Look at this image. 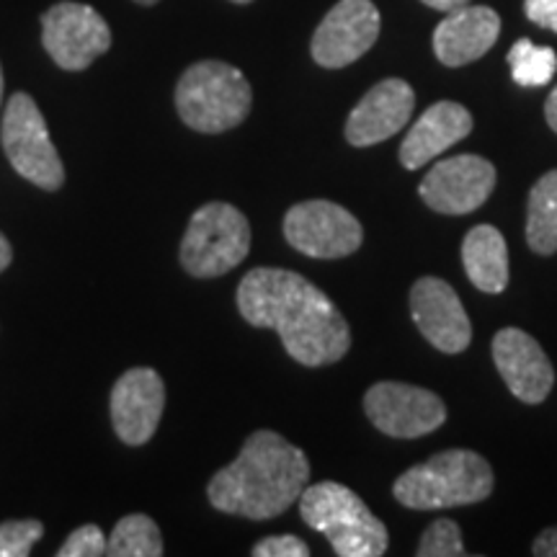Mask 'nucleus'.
<instances>
[{
	"label": "nucleus",
	"mask_w": 557,
	"mask_h": 557,
	"mask_svg": "<svg viewBox=\"0 0 557 557\" xmlns=\"http://www.w3.org/2000/svg\"><path fill=\"white\" fill-rule=\"evenodd\" d=\"M238 310L253 329H274L287 354L305 367L336 364L351 348V329L310 278L259 267L238 284Z\"/></svg>",
	"instance_id": "nucleus-1"
},
{
	"label": "nucleus",
	"mask_w": 557,
	"mask_h": 557,
	"mask_svg": "<svg viewBox=\"0 0 557 557\" xmlns=\"http://www.w3.org/2000/svg\"><path fill=\"white\" fill-rule=\"evenodd\" d=\"M310 483V462L302 449L276 431H253L240 455L209 480L207 496L222 513L250 521L282 517Z\"/></svg>",
	"instance_id": "nucleus-2"
},
{
	"label": "nucleus",
	"mask_w": 557,
	"mask_h": 557,
	"mask_svg": "<svg viewBox=\"0 0 557 557\" xmlns=\"http://www.w3.org/2000/svg\"><path fill=\"white\" fill-rule=\"evenodd\" d=\"M493 485L496 478L483 455L472 449H447L403 472L395 480L393 496L406 508L434 511L480 504L491 496Z\"/></svg>",
	"instance_id": "nucleus-3"
},
{
	"label": "nucleus",
	"mask_w": 557,
	"mask_h": 557,
	"mask_svg": "<svg viewBox=\"0 0 557 557\" xmlns=\"http://www.w3.org/2000/svg\"><path fill=\"white\" fill-rule=\"evenodd\" d=\"M305 524L323 534L338 557H380L387 553V527L369 511L351 487L323 480L299 496Z\"/></svg>",
	"instance_id": "nucleus-4"
},
{
	"label": "nucleus",
	"mask_w": 557,
	"mask_h": 557,
	"mask_svg": "<svg viewBox=\"0 0 557 557\" xmlns=\"http://www.w3.org/2000/svg\"><path fill=\"white\" fill-rule=\"evenodd\" d=\"M253 90L246 75L220 60H201L184 70L176 86L181 122L201 135H220L248 120Z\"/></svg>",
	"instance_id": "nucleus-5"
},
{
	"label": "nucleus",
	"mask_w": 557,
	"mask_h": 557,
	"mask_svg": "<svg viewBox=\"0 0 557 557\" xmlns=\"http://www.w3.org/2000/svg\"><path fill=\"white\" fill-rule=\"evenodd\" d=\"M250 250V225L238 207L209 201L199 207L181 240V267L197 278L227 274L246 261Z\"/></svg>",
	"instance_id": "nucleus-6"
},
{
	"label": "nucleus",
	"mask_w": 557,
	"mask_h": 557,
	"mask_svg": "<svg viewBox=\"0 0 557 557\" xmlns=\"http://www.w3.org/2000/svg\"><path fill=\"white\" fill-rule=\"evenodd\" d=\"M3 150L13 171L45 191H60L65 184V165L54 148L45 114L29 94L11 96L0 127Z\"/></svg>",
	"instance_id": "nucleus-7"
},
{
	"label": "nucleus",
	"mask_w": 557,
	"mask_h": 557,
	"mask_svg": "<svg viewBox=\"0 0 557 557\" xmlns=\"http://www.w3.org/2000/svg\"><path fill=\"white\" fill-rule=\"evenodd\" d=\"M284 238L310 259H346L357 253L364 227L346 207L329 199L299 201L284 214Z\"/></svg>",
	"instance_id": "nucleus-8"
},
{
	"label": "nucleus",
	"mask_w": 557,
	"mask_h": 557,
	"mask_svg": "<svg viewBox=\"0 0 557 557\" xmlns=\"http://www.w3.org/2000/svg\"><path fill=\"white\" fill-rule=\"evenodd\" d=\"M41 45L54 65L81 73L109 52L111 29L96 9L62 0L41 16Z\"/></svg>",
	"instance_id": "nucleus-9"
},
{
	"label": "nucleus",
	"mask_w": 557,
	"mask_h": 557,
	"mask_svg": "<svg viewBox=\"0 0 557 557\" xmlns=\"http://www.w3.org/2000/svg\"><path fill=\"white\" fill-rule=\"evenodd\" d=\"M364 413L374 429L393 438H418L447 421V406L426 387L406 382H377L367 389Z\"/></svg>",
	"instance_id": "nucleus-10"
},
{
	"label": "nucleus",
	"mask_w": 557,
	"mask_h": 557,
	"mask_svg": "<svg viewBox=\"0 0 557 557\" xmlns=\"http://www.w3.org/2000/svg\"><path fill=\"white\" fill-rule=\"evenodd\" d=\"M496 165L483 156L444 158L431 165L418 194L438 214H470L480 209L496 189Z\"/></svg>",
	"instance_id": "nucleus-11"
},
{
	"label": "nucleus",
	"mask_w": 557,
	"mask_h": 557,
	"mask_svg": "<svg viewBox=\"0 0 557 557\" xmlns=\"http://www.w3.org/2000/svg\"><path fill=\"white\" fill-rule=\"evenodd\" d=\"M380 26V11L372 0H338L312 34V60L329 70L348 67L372 50Z\"/></svg>",
	"instance_id": "nucleus-12"
},
{
	"label": "nucleus",
	"mask_w": 557,
	"mask_h": 557,
	"mask_svg": "<svg viewBox=\"0 0 557 557\" xmlns=\"http://www.w3.org/2000/svg\"><path fill=\"white\" fill-rule=\"evenodd\" d=\"M111 426L129 447H143L156 436L165 410L163 377L150 367H135L124 372L111 389Z\"/></svg>",
	"instance_id": "nucleus-13"
},
{
	"label": "nucleus",
	"mask_w": 557,
	"mask_h": 557,
	"mask_svg": "<svg viewBox=\"0 0 557 557\" xmlns=\"http://www.w3.org/2000/svg\"><path fill=\"white\" fill-rule=\"evenodd\" d=\"M410 315L421 336L442 354H462L470 346L472 323L468 310L444 278H418L410 289Z\"/></svg>",
	"instance_id": "nucleus-14"
},
{
	"label": "nucleus",
	"mask_w": 557,
	"mask_h": 557,
	"mask_svg": "<svg viewBox=\"0 0 557 557\" xmlns=\"http://www.w3.org/2000/svg\"><path fill=\"white\" fill-rule=\"evenodd\" d=\"M493 361L511 395L527 406H540L553 389L555 369L545 348L521 329H504L493 338Z\"/></svg>",
	"instance_id": "nucleus-15"
},
{
	"label": "nucleus",
	"mask_w": 557,
	"mask_h": 557,
	"mask_svg": "<svg viewBox=\"0 0 557 557\" xmlns=\"http://www.w3.org/2000/svg\"><path fill=\"white\" fill-rule=\"evenodd\" d=\"M416 94L403 78H385L364 94L346 120V139L354 148H372L406 127L413 116Z\"/></svg>",
	"instance_id": "nucleus-16"
},
{
	"label": "nucleus",
	"mask_w": 557,
	"mask_h": 557,
	"mask_svg": "<svg viewBox=\"0 0 557 557\" xmlns=\"http://www.w3.org/2000/svg\"><path fill=\"white\" fill-rule=\"evenodd\" d=\"M500 16L487 5H462L447 13L434 32V52L442 65L462 67L491 52L498 41Z\"/></svg>",
	"instance_id": "nucleus-17"
},
{
	"label": "nucleus",
	"mask_w": 557,
	"mask_h": 557,
	"mask_svg": "<svg viewBox=\"0 0 557 557\" xmlns=\"http://www.w3.org/2000/svg\"><path fill=\"white\" fill-rule=\"evenodd\" d=\"M472 114L457 101H436L418 116L413 129L408 132L400 143V163L403 169L418 171L431 163L444 150L455 148L459 139L472 132Z\"/></svg>",
	"instance_id": "nucleus-18"
},
{
	"label": "nucleus",
	"mask_w": 557,
	"mask_h": 557,
	"mask_svg": "<svg viewBox=\"0 0 557 557\" xmlns=\"http://www.w3.org/2000/svg\"><path fill=\"white\" fill-rule=\"evenodd\" d=\"M465 274L485 295H500L508 287V246L500 230L475 225L462 240Z\"/></svg>",
	"instance_id": "nucleus-19"
},
{
	"label": "nucleus",
	"mask_w": 557,
	"mask_h": 557,
	"mask_svg": "<svg viewBox=\"0 0 557 557\" xmlns=\"http://www.w3.org/2000/svg\"><path fill=\"white\" fill-rule=\"evenodd\" d=\"M527 243L534 253H557V169L547 171L529 191Z\"/></svg>",
	"instance_id": "nucleus-20"
},
{
	"label": "nucleus",
	"mask_w": 557,
	"mask_h": 557,
	"mask_svg": "<svg viewBox=\"0 0 557 557\" xmlns=\"http://www.w3.org/2000/svg\"><path fill=\"white\" fill-rule=\"evenodd\" d=\"M163 549L158 524L145 513H129L116 521L114 532L107 540L109 557H160Z\"/></svg>",
	"instance_id": "nucleus-21"
},
{
	"label": "nucleus",
	"mask_w": 557,
	"mask_h": 557,
	"mask_svg": "<svg viewBox=\"0 0 557 557\" xmlns=\"http://www.w3.org/2000/svg\"><path fill=\"white\" fill-rule=\"evenodd\" d=\"M511 65V78L521 88H540L547 86L557 73V52L553 47L534 45L532 39H519L506 54Z\"/></svg>",
	"instance_id": "nucleus-22"
},
{
	"label": "nucleus",
	"mask_w": 557,
	"mask_h": 557,
	"mask_svg": "<svg viewBox=\"0 0 557 557\" xmlns=\"http://www.w3.org/2000/svg\"><path fill=\"white\" fill-rule=\"evenodd\" d=\"M418 557H462L468 549L462 545V532L451 519H436L426 532H423L421 542L416 549Z\"/></svg>",
	"instance_id": "nucleus-23"
},
{
	"label": "nucleus",
	"mask_w": 557,
	"mask_h": 557,
	"mask_svg": "<svg viewBox=\"0 0 557 557\" xmlns=\"http://www.w3.org/2000/svg\"><path fill=\"white\" fill-rule=\"evenodd\" d=\"M45 534V524L37 519H13L0 524V557H26Z\"/></svg>",
	"instance_id": "nucleus-24"
},
{
	"label": "nucleus",
	"mask_w": 557,
	"mask_h": 557,
	"mask_svg": "<svg viewBox=\"0 0 557 557\" xmlns=\"http://www.w3.org/2000/svg\"><path fill=\"white\" fill-rule=\"evenodd\" d=\"M99 555H107V537H103L101 527L96 524L78 527L58 549V557H99Z\"/></svg>",
	"instance_id": "nucleus-25"
},
{
	"label": "nucleus",
	"mask_w": 557,
	"mask_h": 557,
	"mask_svg": "<svg viewBox=\"0 0 557 557\" xmlns=\"http://www.w3.org/2000/svg\"><path fill=\"white\" fill-rule=\"evenodd\" d=\"M250 553L253 557H310V547L295 534H276V537L256 542Z\"/></svg>",
	"instance_id": "nucleus-26"
},
{
	"label": "nucleus",
	"mask_w": 557,
	"mask_h": 557,
	"mask_svg": "<svg viewBox=\"0 0 557 557\" xmlns=\"http://www.w3.org/2000/svg\"><path fill=\"white\" fill-rule=\"evenodd\" d=\"M524 13L532 24L557 34V0H524Z\"/></svg>",
	"instance_id": "nucleus-27"
},
{
	"label": "nucleus",
	"mask_w": 557,
	"mask_h": 557,
	"mask_svg": "<svg viewBox=\"0 0 557 557\" xmlns=\"http://www.w3.org/2000/svg\"><path fill=\"white\" fill-rule=\"evenodd\" d=\"M532 553L537 557H557V527H549L534 540Z\"/></svg>",
	"instance_id": "nucleus-28"
},
{
	"label": "nucleus",
	"mask_w": 557,
	"mask_h": 557,
	"mask_svg": "<svg viewBox=\"0 0 557 557\" xmlns=\"http://www.w3.org/2000/svg\"><path fill=\"white\" fill-rule=\"evenodd\" d=\"M423 5H429V9L434 11H444V13H451L457 9H462V5H468L470 0H421Z\"/></svg>",
	"instance_id": "nucleus-29"
},
{
	"label": "nucleus",
	"mask_w": 557,
	"mask_h": 557,
	"mask_svg": "<svg viewBox=\"0 0 557 557\" xmlns=\"http://www.w3.org/2000/svg\"><path fill=\"white\" fill-rule=\"evenodd\" d=\"M545 120L549 124V129L557 135V86L553 88V94L547 96V103H545Z\"/></svg>",
	"instance_id": "nucleus-30"
},
{
	"label": "nucleus",
	"mask_w": 557,
	"mask_h": 557,
	"mask_svg": "<svg viewBox=\"0 0 557 557\" xmlns=\"http://www.w3.org/2000/svg\"><path fill=\"white\" fill-rule=\"evenodd\" d=\"M11 259H13L11 243L5 240V235H3V233H0V274H3V271L11 267Z\"/></svg>",
	"instance_id": "nucleus-31"
},
{
	"label": "nucleus",
	"mask_w": 557,
	"mask_h": 557,
	"mask_svg": "<svg viewBox=\"0 0 557 557\" xmlns=\"http://www.w3.org/2000/svg\"><path fill=\"white\" fill-rule=\"evenodd\" d=\"M0 101H3V67H0Z\"/></svg>",
	"instance_id": "nucleus-32"
},
{
	"label": "nucleus",
	"mask_w": 557,
	"mask_h": 557,
	"mask_svg": "<svg viewBox=\"0 0 557 557\" xmlns=\"http://www.w3.org/2000/svg\"><path fill=\"white\" fill-rule=\"evenodd\" d=\"M135 3H139V5H156L158 0H135Z\"/></svg>",
	"instance_id": "nucleus-33"
},
{
	"label": "nucleus",
	"mask_w": 557,
	"mask_h": 557,
	"mask_svg": "<svg viewBox=\"0 0 557 557\" xmlns=\"http://www.w3.org/2000/svg\"><path fill=\"white\" fill-rule=\"evenodd\" d=\"M230 3H238V5H246V3H250V0H230Z\"/></svg>",
	"instance_id": "nucleus-34"
}]
</instances>
